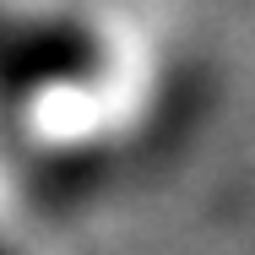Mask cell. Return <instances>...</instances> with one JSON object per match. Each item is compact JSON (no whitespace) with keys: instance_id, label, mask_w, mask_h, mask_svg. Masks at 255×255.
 <instances>
[{"instance_id":"1","label":"cell","mask_w":255,"mask_h":255,"mask_svg":"<svg viewBox=\"0 0 255 255\" xmlns=\"http://www.w3.org/2000/svg\"><path fill=\"white\" fill-rule=\"evenodd\" d=\"M93 38L71 22H33V27H5L0 33V87L5 93H44L82 82L93 71Z\"/></svg>"},{"instance_id":"2","label":"cell","mask_w":255,"mask_h":255,"mask_svg":"<svg viewBox=\"0 0 255 255\" xmlns=\"http://www.w3.org/2000/svg\"><path fill=\"white\" fill-rule=\"evenodd\" d=\"M0 255H5V250H0Z\"/></svg>"}]
</instances>
